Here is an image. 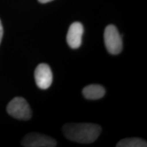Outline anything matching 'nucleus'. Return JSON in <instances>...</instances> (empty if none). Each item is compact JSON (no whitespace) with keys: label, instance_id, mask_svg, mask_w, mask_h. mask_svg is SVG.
<instances>
[{"label":"nucleus","instance_id":"obj_1","mask_svg":"<svg viewBox=\"0 0 147 147\" xmlns=\"http://www.w3.org/2000/svg\"><path fill=\"white\" fill-rule=\"evenodd\" d=\"M62 129L67 139L80 144L95 142L102 131L100 125L93 123H67Z\"/></svg>","mask_w":147,"mask_h":147},{"label":"nucleus","instance_id":"obj_2","mask_svg":"<svg viewBox=\"0 0 147 147\" xmlns=\"http://www.w3.org/2000/svg\"><path fill=\"white\" fill-rule=\"evenodd\" d=\"M7 112L11 117L18 120H29L32 115L29 104L21 97H14L10 101L7 106Z\"/></svg>","mask_w":147,"mask_h":147},{"label":"nucleus","instance_id":"obj_3","mask_svg":"<svg viewBox=\"0 0 147 147\" xmlns=\"http://www.w3.org/2000/svg\"><path fill=\"white\" fill-rule=\"evenodd\" d=\"M104 43L106 49L112 55H117L123 49V41L121 35L117 27L113 25H109L104 31Z\"/></svg>","mask_w":147,"mask_h":147},{"label":"nucleus","instance_id":"obj_4","mask_svg":"<svg viewBox=\"0 0 147 147\" xmlns=\"http://www.w3.org/2000/svg\"><path fill=\"white\" fill-rule=\"evenodd\" d=\"M25 147H54L57 142L52 138L38 133H30L25 136L21 141Z\"/></svg>","mask_w":147,"mask_h":147},{"label":"nucleus","instance_id":"obj_5","mask_svg":"<svg viewBox=\"0 0 147 147\" xmlns=\"http://www.w3.org/2000/svg\"><path fill=\"white\" fill-rule=\"evenodd\" d=\"M34 76L37 86L41 89H47L53 82L52 71L49 65L46 63H41L37 66Z\"/></svg>","mask_w":147,"mask_h":147},{"label":"nucleus","instance_id":"obj_6","mask_svg":"<svg viewBox=\"0 0 147 147\" xmlns=\"http://www.w3.org/2000/svg\"><path fill=\"white\" fill-rule=\"evenodd\" d=\"M84 33L83 25L79 22H74L69 26L67 34V43L71 49H76L82 44V37Z\"/></svg>","mask_w":147,"mask_h":147},{"label":"nucleus","instance_id":"obj_7","mask_svg":"<svg viewBox=\"0 0 147 147\" xmlns=\"http://www.w3.org/2000/svg\"><path fill=\"white\" fill-rule=\"evenodd\" d=\"M106 90L99 84H90L82 90L83 96L87 100H99L104 96Z\"/></svg>","mask_w":147,"mask_h":147},{"label":"nucleus","instance_id":"obj_8","mask_svg":"<svg viewBox=\"0 0 147 147\" xmlns=\"http://www.w3.org/2000/svg\"><path fill=\"white\" fill-rule=\"evenodd\" d=\"M117 147H146L147 143L139 138H129L121 140L116 145Z\"/></svg>","mask_w":147,"mask_h":147},{"label":"nucleus","instance_id":"obj_9","mask_svg":"<svg viewBox=\"0 0 147 147\" xmlns=\"http://www.w3.org/2000/svg\"><path fill=\"white\" fill-rule=\"evenodd\" d=\"M3 26H2V24H1V21H0V44H1V40H2V38H3Z\"/></svg>","mask_w":147,"mask_h":147},{"label":"nucleus","instance_id":"obj_10","mask_svg":"<svg viewBox=\"0 0 147 147\" xmlns=\"http://www.w3.org/2000/svg\"><path fill=\"white\" fill-rule=\"evenodd\" d=\"M53 0H38V1L42 3H46L48 2H50V1H52Z\"/></svg>","mask_w":147,"mask_h":147}]
</instances>
